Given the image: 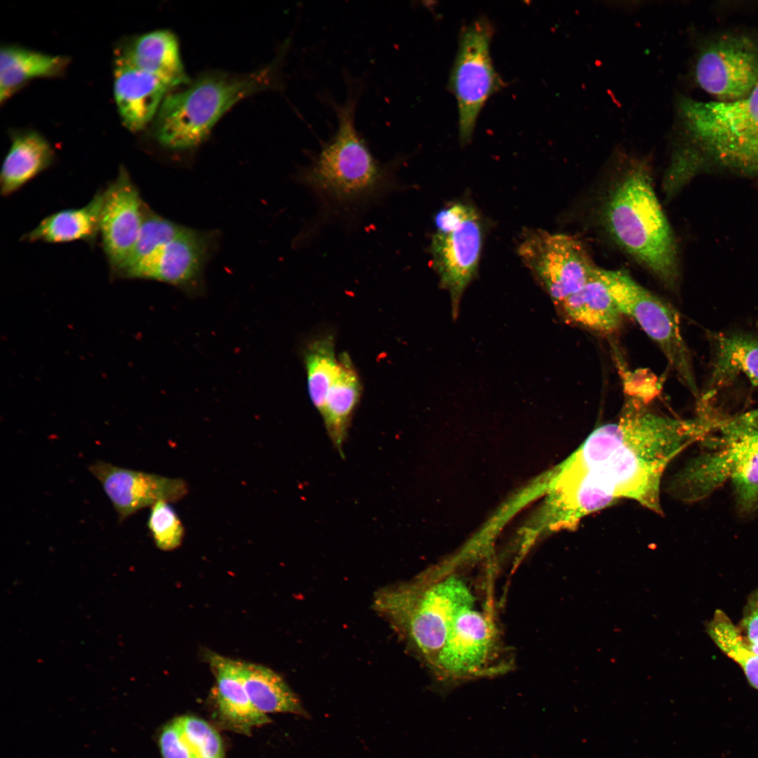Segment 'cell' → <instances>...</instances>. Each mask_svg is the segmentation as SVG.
<instances>
[{"mask_svg": "<svg viewBox=\"0 0 758 758\" xmlns=\"http://www.w3.org/2000/svg\"><path fill=\"white\" fill-rule=\"evenodd\" d=\"M474 601L465 582L450 576L388 587L377 594L374 606L433 664L455 620Z\"/></svg>", "mask_w": 758, "mask_h": 758, "instance_id": "cell-4", "label": "cell"}, {"mask_svg": "<svg viewBox=\"0 0 758 758\" xmlns=\"http://www.w3.org/2000/svg\"><path fill=\"white\" fill-rule=\"evenodd\" d=\"M159 746L162 758H195L175 720L163 728L159 737Z\"/></svg>", "mask_w": 758, "mask_h": 758, "instance_id": "cell-32", "label": "cell"}, {"mask_svg": "<svg viewBox=\"0 0 758 758\" xmlns=\"http://www.w3.org/2000/svg\"><path fill=\"white\" fill-rule=\"evenodd\" d=\"M88 469L102 485L119 522L159 501L180 500L187 492V484L178 478L127 469L102 460L94 462Z\"/></svg>", "mask_w": 758, "mask_h": 758, "instance_id": "cell-12", "label": "cell"}, {"mask_svg": "<svg viewBox=\"0 0 758 758\" xmlns=\"http://www.w3.org/2000/svg\"><path fill=\"white\" fill-rule=\"evenodd\" d=\"M599 274L623 315L633 319L658 345L679 382L698 398L691 354L677 310L623 271L599 268Z\"/></svg>", "mask_w": 758, "mask_h": 758, "instance_id": "cell-7", "label": "cell"}, {"mask_svg": "<svg viewBox=\"0 0 758 758\" xmlns=\"http://www.w3.org/2000/svg\"><path fill=\"white\" fill-rule=\"evenodd\" d=\"M187 229L159 215L145 214L133 250L117 274L120 275L124 270L183 234Z\"/></svg>", "mask_w": 758, "mask_h": 758, "instance_id": "cell-29", "label": "cell"}, {"mask_svg": "<svg viewBox=\"0 0 758 758\" xmlns=\"http://www.w3.org/2000/svg\"><path fill=\"white\" fill-rule=\"evenodd\" d=\"M436 232L430 252L441 286L449 291L453 314L465 289L475 275L483 242L482 226L475 210L456 203L434 218Z\"/></svg>", "mask_w": 758, "mask_h": 758, "instance_id": "cell-9", "label": "cell"}, {"mask_svg": "<svg viewBox=\"0 0 758 758\" xmlns=\"http://www.w3.org/2000/svg\"><path fill=\"white\" fill-rule=\"evenodd\" d=\"M169 88L159 78L117 55L114 95L122 123L129 131H139L150 122Z\"/></svg>", "mask_w": 758, "mask_h": 758, "instance_id": "cell-16", "label": "cell"}, {"mask_svg": "<svg viewBox=\"0 0 758 758\" xmlns=\"http://www.w3.org/2000/svg\"><path fill=\"white\" fill-rule=\"evenodd\" d=\"M67 62L66 57L18 46H3L0 53L1 102L6 101L31 79L54 77L62 73Z\"/></svg>", "mask_w": 758, "mask_h": 758, "instance_id": "cell-24", "label": "cell"}, {"mask_svg": "<svg viewBox=\"0 0 758 758\" xmlns=\"http://www.w3.org/2000/svg\"><path fill=\"white\" fill-rule=\"evenodd\" d=\"M677 113L691 144L682 148L735 171L758 173V83L747 96L733 101L680 98Z\"/></svg>", "mask_w": 758, "mask_h": 758, "instance_id": "cell-3", "label": "cell"}, {"mask_svg": "<svg viewBox=\"0 0 758 758\" xmlns=\"http://www.w3.org/2000/svg\"><path fill=\"white\" fill-rule=\"evenodd\" d=\"M701 434L697 418H677L628 400L616 421L594 429L547 473L540 531L573 530L585 517L621 498L661 513L666 467Z\"/></svg>", "mask_w": 758, "mask_h": 758, "instance_id": "cell-1", "label": "cell"}, {"mask_svg": "<svg viewBox=\"0 0 758 758\" xmlns=\"http://www.w3.org/2000/svg\"><path fill=\"white\" fill-rule=\"evenodd\" d=\"M747 646L749 647V649H750V650H751V651H752V652H754V653H756L757 655H758V646H751V645H749V644H747Z\"/></svg>", "mask_w": 758, "mask_h": 758, "instance_id": "cell-35", "label": "cell"}, {"mask_svg": "<svg viewBox=\"0 0 758 758\" xmlns=\"http://www.w3.org/2000/svg\"><path fill=\"white\" fill-rule=\"evenodd\" d=\"M206 658L216 681L218 715L229 729L241 733L270 722L252 704L246 690L240 660L208 651Z\"/></svg>", "mask_w": 758, "mask_h": 758, "instance_id": "cell-18", "label": "cell"}, {"mask_svg": "<svg viewBox=\"0 0 758 758\" xmlns=\"http://www.w3.org/2000/svg\"><path fill=\"white\" fill-rule=\"evenodd\" d=\"M707 632L714 643L742 668L750 684L758 690V655L752 652L730 618L722 610L714 611Z\"/></svg>", "mask_w": 758, "mask_h": 758, "instance_id": "cell-27", "label": "cell"}, {"mask_svg": "<svg viewBox=\"0 0 758 758\" xmlns=\"http://www.w3.org/2000/svg\"><path fill=\"white\" fill-rule=\"evenodd\" d=\"M268 73L263 71L236 78L207 77L167 95L157 114L158 141L171 149L197 146L234 104L269 84Z\"/></svg>", "mask_w": 758, "mask_h": 758, "instance_id": "cell-5", "label": "cell"}, {"mask_svg": "<svg viewBox=\"0 0 758 758\" xmlns=\"http://www.w3.org/2000/svg\"><path fill=\"white\" fill-rule=\"evenodd\" d=\"M469 608L455 620L433 665L455 679L482 674L494 644L492 623L483 613Z\"/></svg>", "mask_w": 758, "mask_h": 758, "instance_id": "cell-14", "label": "cell"}, {"mask_svg": "<svg viewBox=\"0 0 758 758\" xmlns=\"http://www.w3.org/2000/svg\"><path fill=\"white\" fill-rule=\"evenodd\" d=\"M118 55L133 66L155 76L169 87L189 81L178 43L173 33L156 30L133 39Z\"/></svg>", "mask_w": 758, "mask_h": 758, "instance_id": "cell-19", "label": "cell"}, {"mask_svg": "<svg viewBox=\"0 0 758 758\" xmlns=\"http://www.w3.org/2000/svg\"><path fill=\"white\" fill-rule=\"evenodd\" d=\"M338 373L320 411L327 432L340 454L361 393L359 376L347 353L339 356Z\"/></svg>", "mask_w": 758, "mask_h": 758, "instance_id": "cell-23", "label": "cell"}, {"mask_svg": "<svg viewBox=\"0 0 758 758\" xmlns=\"http://www.w3.org/2000/svg\"><path fill=\"white\" fill-rule=\"evenodd\" d=\"M708 338L712 350L711 370L700 404H709L719 390L740 374L758 386V335L710 332Z\"/></svg>", "mask_w": 758, "mask_h": 758, "instance_id": "cell-17", "label": "cell"}, {"mask_svg": "<svg viewBox=\"0 0 758 758\" xmlns=\"http://www.w3.org/2000/svg\"><path fill=\"white\" fill-rule=\"evenodd\" d=\"M103 192L100 234L109 264L117 274L135 245L144 208L138 190L124 167Z\"/></svg>", "mask_w": 758, "mask_h": 758, "instance_id": "cell-13", "label": "cell"}, {"mask_svg": "<svg viewBox=\"0 0 758 758\" xmlns=\"http://www.w3.org/2000/svg\"><path fill=\"white\" fill-rule=\"evenodd\" d=\"M604 224L616 242L670 289L679 281L677 246L646 165L636 163L605 204Z\"/></svg>", "mask_w": 758, "mask_h": 758, "instance_id": "cell-2", "label": "cell"}, {"mask_svg": "<svg viewBox=\"0 0 758 758\" xmlns=\"http://www.w3.org/2000/svg\"><path fill=\"white\" fill-rule=\"evenodd\" d=\"M208 247L206 237L187 229L119 276L159 281L192 291L197 288Z\"/></svg>", "mask_w": 758, "mask_h": 758, "instance_id": "cell-15", "label": "cell"}, {"mask_svg": "<svg viewBox=\"0 0 758 758\" xmlns=\"http://www.w3.org/2000/svg\"><path fill=\"white\" fill-rule=\"evenodd\" d=\"M354 100L338 111V129L302 175L303 182L340 204L370 198L387 184V174L358 134Z\"/></svg>", "mask_w": 758, "mask_h": 758, "instance_id": "cell-6", "label": "cell"}, {"mask_svg": "<svg viewBox=\"0 0 758 758\" xmlns=\"http://www.w3.org/2000/svg\"><path fill=\"white\" fill-rule=\"evenodd\" d=\"M54 152L48 141L36 131L18 133L4 161L1 192L8 196L50 166Z\"/></svg>", "mask_w": 758, "mask_h": 758, "instance_id": "cell-22", "label": "cell"}, {"mask_svg": "<svg viewBox=\"0 0 758 758\" xmlns=\"http://www.w3.org/2000/svg\"><path fill=\"white\" fill-rule=\"evenodd\" d=\"M175 721L195 758H222L221 738L206 722L193 716L181 717Z\"/></svg>", "mask_w": 758, "mask_h": 758, "instance_id": "cell-30", "label": "cell"}, {"mask_svg": "<svg viewBox=\"0 0 758 758\" xmlns=\"http://www.w3.org/2000/svg\"><path fill=\"white\" fill-rule=\"evenodd\" d=\"M558 306L568 320L596 333H613L622 324L623 315L603 281L598 267L580 288Z\"/></svg>", "mask_w": 758, "mask_h": 758, "instance_id": "cell-20", "label": "cell"}, {"mask_svg": "<svg viewBox=\"0 0 758 758\" xmlns=\"http://www.w3.org/2000/svg\"><path fill=\"white\" fill-rule=\"evenodd\" d=\"M104 192H98L84 206L65 209L45 218L22 239L26 241L65 243L95 241L100 233Z\"/></svg>", "mask_w": 758, "mask_h": 758, "instance_id": "cell-21", "label": "cell"}, {"mask_svg": "<svg viewBox=\"0 0 758 758\" xmlns=\"http://www.w3.org/2000/svg\"><path fill=\"white\" fill-rule=\"evenodd\" d=\"M747 644L758 646V590L749 596L742 619Z\"/></svg>", "mask_w": 758, "mask_h": 758, "instance_id": "cell-33", "label": "cell"}, {"mask_svg": "<svg viewBox=\"0 0 758 758\" xmlns=\"http://www.w3.org/2000/svg\"><path fill=\"white\" fill-rule=\"evenodd\" d=\"M310 398L319 412L340 368L333 337L324 335L310 341L304 352Z\"/></svg>", "mask_w": 758, "mask_h": 758, "instance_id": "cell-26", "label": "cell"}, {"mask_svg": "<svg viewBox=\"0 0 758 758\" xmlns=\"http://www.w3.org/2000/svg\"><path fill=\"white\" fill-rule=\"evenodd\" d=\"M752 429L745 427L735 437L737 456L731 474L742 511L758 509V448L751 441Z\"/></svg>", "mask_w": 758, "mask_h": 758, "instance_id": "cell-28", "label": "cell"}, {"mask_svg": "<svg viewBox=\"0 0 758 758\" xmlns=\"http://www.w3.org/2000/svg\"><path fill=\"white\" fill-rule=\"evenodd\" d=\"M752 439L754 445L758 448V430L753 434Z\"/></svg>", "mask_w": 758, "mask_h": 758, "instance_id": "cell-34", "label": "cell"}, {"mask_svg": "<svg viewBox=\"0 0 758 758\" xmlns=\"http://www.w3.org/2000/svg\"><path fill=\"white\" fill-rule=\"evenodd\" d=\"M243 680L253 706L267 714H307L297 696L276 672L262 665L240 660Z\"/></svg>", "mask_w": 758, "mask_h": 758, "instance_id": "cell-25", "label": "cell"}, {"mask_svg": "<svg viewBox=\"0 0 758 758\" xmlns=\"http://www.w3.org/2000/svg\"><path fill=\"white\" fill-rule=\"evenodd\" d=\"M493 27L480 17L463 28L449 77V89L458 109V130L462 144L473 135L479 114L488 99L503 86L490 54Z\"/></svg>", "mask_w": 758, "mask_h": 758, "instance_id": "cell-8", "label": "cell"}, {"mask_svg": "<svg viewBox=\"0 0 758 758\" xmlns=\"http://www.w3.org/2000/svg\"><path fill=\"white\" fill-rule=\"evenodd\" d=\"M167 501H159L151 507L147 526L157 547L168 551L177 548L184 536L182 524Z\"/></svg>", "mask_w": 758, "mask_h": 758, "instance_id": "cell-31", "label": "cell"}, {"mask_svg": "<svg viewBox=\"0 0 758 758\" xmlns=\"http://www.w3.org/2000/svg\"><path fill=\"white\" fill-rule=\"evenodd\" d=\"M694 77L718 101L741 99L758 83V46L745 35H723L700 51Z\"/></svg>", "mask_w": 758, "mask_h": 758, "instance_id": "cell-11", "label": "cell"}, {"mask_svg": "<svg viewBox=\"0 0 758 758\" xmlns=\"http://www.w3.org/2000/svg\"><path fill=\"white\" fill-rule=\"evenodd\" d=\"M518 252L557 305L580 288L597 269L582 242L565 234L529 230Z\"/></svg>", "mask_w": 758, "mask_h": 758, "instance_id": "cell-10", "label": "cell"}]
</instances>
